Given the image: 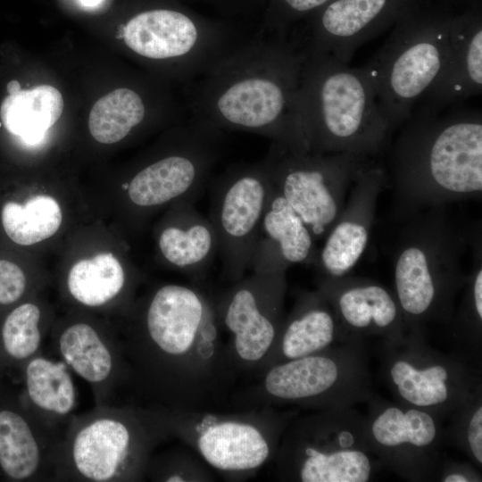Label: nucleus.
<instances>
[{
    "instance_id": "f257e3e1",
    "label": "nucleus",
    "mask_w": 482,
    "mask_h": 482,
    "mask_svg": "<svg viewBox=\"0 0 482 482\" xmlns=\"http://www.w3.org/2000/svg\"><path fill=\"white\" fill-rule=\"evenodd\" d=\"M130 369V391L170 411L217 409L239 377L220 320L215 293L165 284L117 330Z\"/></svg>"
},
{
    "instance_id": "f03ea898",
    "label": "nucleus",
    "mask_w": 482,
    "mask_h": 482,
    "mask_svg": "<svg viewBox=\"0 0 482 482\" xmlns=\"http://www.w3.org/2000/svg\"><path fill=\"white\" fill-rule=\"evenodd\" d=\"M303 55L288 38L261 34L240 45L187 84L190 117L227 130L308 151L299 118Z\"/></svg>"
},
{
    "instance_id": "7ed1b4c3",
    "label": "nucleus",
    "mask_w": 482,
    "mask_h": 482,
    "mask_svg": "<svg viewBox=\"0 0 482 482\" xmlns=\"http://www.w3.org/2000/svg\"><path fill=\"white\" fill-rule=\"evenodd\" d=\"M390 156L391 178L405 208L478 197L482 193V115L424 105L412 112Z\"/></svg>"
},
{
    "instance_id": "20e7f679",
    "label": "nucleus",
    "mask_w": 482,
    "mask_h": 482,
    "mask_svg": "<svg viewBox=\"0 0 482 482\" xmlns=\"http://www.w3.org/2000/svg\"><path fill=\"white\" fill-rule=\"evenodd\" d=\"M170 438L166 409L135 403L95 405L76 414L59 441L54 481H145L150 456Z\"/></svg>"
},
{
    "instance_id": "39448f33",
    "label": "nucleus",
    "mask_w": 482,
    "mask_h": 482,
    "mask_svg": "<svg viewBox=\"0 0 482 482\" xmlns=\"http://www.w3.org/2000/svg\"><path fill=\"white\" fill-rule=\"evenodd\" d=\"M301 54L298 108L308 151L370 159L381 155L393 131L362 67Z\"/></svg>"
},
{
    "instance_id": "423d86ee",
    "label": "nucleus",
    "mask_w": 482,
    "mask_h": 482,
    "mask_svg": "<svg viewBox=\"0 0 482 482\" xmlns=\"http://www.w3.org/2000/svg\"><path fill=\"white\" fill-rule=\"evenodd\" d=\"M456 11L440 0L420 1L398 19L362 67L392 131L410 118L416 101L440 74Z\"/></svg>"
},
{
    "instance_id": "0eeeda50",
    "label": "nucleus",
    "mask_w": 482,
    "mask_h": 482,
    "mask_svg": "<svg viewBox=\"0 0 482 482\" xmlns=\"http://www.w3.org/2000/svg\"><path fill=\"white\" fill-rule=\"evenodd\" d=\"M236 389L237 409L295 405L327 410L353 407L375 394L363 339L273 364Z\"/></svg>"
},
{
    "instance_id": "6e6552de",
    "label": "nucleus",
    "mask_w": 482,
    "mask_h": 482,
    "mask_svg": "<svg viewBox=\"0 0 482 482\" xmlns=\"http://www.w3.org/2000/svg\"><path fill=\"white\" fill-rule=\"evenodd\" d=\"M272 462L276 478L289 482H367L383 467L353 407L295 415Z\"/></svg>"
},
{
    "instance_id": "1a4fd4ad",
    "label": "nucleus",
    "mask_w": 482,
    "mask_h": 482,
    "mask_svg": "<svg viewBox=\"0 0 482 482\" xmlns=\"http://www.w3.org/2000/svg\"><path fill=\"white\" fill-rule=\"evenodd\" d=\"M461 238L434 209L408 226L394 264V295L407 331L450 322L453 301L467 276L461 269Z\"/></svg>"
},
{
    "instance_id": "9d476101",
    "label": "nucleus",
    "mask_w": 482,
    "mask_h": 482,
    "mask_svg": "<svg viewBox=\"0 0 482 482\" xmlns=\"http://www.w3.org/2000/svg\"><path fill=\"white\" fill-rule=\"evenodd\" d=\"M170 437L192 448L215 473L240 481L272 463L295 411L277 407L167 410Z\"/></svg>"
},
{
    "instance_id": "9b49d317",
    "label": "nucleus",
    "mask_w": 482,
    "mask_h": 482,
    "mask_svg": "<svg viewBox=\"0 0 482 482\" xmlns=\"http://www.w3.org/2000/svg\"><path fill=\"white\" fill-rule=\"evenodd\" d=\"M380 363L395 402L441 420L482 387L472 366L462 357L431 347L423 331H407L396 340H382Z\"/></svg>"
},
{
    "instance_id": "f8f14e48",
    "label": "nucleus",
    "mask_w": 482,
    "mask_h": 482,
    "mask_svg": "<svg viewBox=\"0 0 482 482\" xmlns=\"http://www.w3.org/2000/svg\"><path fill=\"white\" fill-rule=\"evenodd\" d=\"M263 160L277 191L318 240L339 217L354 179L370 158L293 151L271 143Z\"/></svg>"
},
{
    "instance_id": "ddd939ff",
    "label": "nucleus",
    "mask_w": 482,
    "mask_h": 482,
    "mask_svg": "<svg viewBox=\"0 0 482 482\" xmlns=\"http://www.w3.org/2000/svg\"><path fill=\"white\" fill-rule=\"evenodd\" d=\"M287 287L286 271L252 272L215 293L239 378L258 374L271 353L286 317Z\"/></svg>"
},
{
    "instance_id": "4468645a",
    "label": "nucleus",
    "mask_w": 482,
    "mask_h": 482,
    "mask_svg": "<svg viewBox=\"0 0 482 482\" xmlns=\"http://www.w3.org/2000/svg\"><path fill=\"white\" fill-rule=\"evenodd\" d=\"M274 186L265 161L231 165L212 185L209 220L219 244L221 278L245 276L259 226Z\"/></svg>"
},
{
    "instance_id": "2eb2a0df",
    "label": "nucleus",
    "mask_w": 482,
    "mask_h": 482,
    "mask_svg": "<svg viewBox=\"0 0 482 482\" xmlns=\"http://www.w3.org/2000/svg\"><path fill=\"white\" fill-rule=\"evenodd\" d=\"M367 403L368 436L382 466L408 481H436L446 442L441 419L376 394Z\"/></svg>"
},
{
    "instance_id": "dca6fc26",
    "label": "nucleus",
    "mask_w": 482,
    "mask_h": 482,
    "mask_svg": "<svg viewBox=\"0 0 482 482\" xmlns=\"http://www.w3.org/2000/svg\"><path fill=\"white\" fill-rule=\"evenodd\" d=\"M422 0H331L296 24L288 34L305 54L347 64L355 51Z\"/></svg>"
},
{
    "instance_id": "f3484780",
    "label": "nucleus",
    "mask_w": 482,
    "mask_h": 482,
    "mask_svg": "<svg viewBox=\"0 0 482 482\" xmlns=\"http://www.w3.org/2000/svg\"><path fill=\"white\" fill-rule=\"evenodd\" d=\"M48 338L54 356L88 385L95 405L120 403V394L130 390L131 374L117 330L73 319L54 326Z\"/></svg>"
},
{
    "instance_id": "a211bd4d",
    "label": "nucleus",
    "mask_w": 482,
    "mask_h": 482,
    "mask_svg": "<svg viewBox=\"0 0 482 482\" xmlns=\"http://www.w3.org/2000/svg\"><path fill=\"white\" fill-rule=\"evenodd\" d=\"M387 181L386 170L368 160L351 187L345 207L325 236L315 264L321 276L342 277L356 265L366 250L377 202Z\"/></svg>"
},
{
    "instance_id": "6ab92c4d",
    "label": "nucleus",
    "mask_w": 482,
    "mask_h": 482,
    "mask_svg": "<svg viewBox=\"0 0 482 482\" xmlns=\"http://www.w3.org/2000/svg\"><path fill=\"white\" fill-rule=\"evenodd\" d=\"M57 445L26 409L18 388L0 380V481H54Z\"/></svg>"
},
{
    "instance_id": "aec40b11",
    "label": "nucleus",
    "mask_w": 482,
    "mask_h": 482,
    "mask_svg": "<svg viewBox=\"0 0 482 482\" xmlns=\"http://www.w3.org/2000/svg\"><path fill=\"white\" fill-rule=\"evenodd\" d=\"M317 289L328 299L341 327L352 337L396 340L407 332L394 293L378 282L348 274L321 276Z\"/></svg>"
},
{
    "instance_id": "412c9836",
    "label": "nucleus",
    "mask_w": 482,
    "mask_h": 482,
    "mask_svg": "<svg viewBox=\"0 0 482 482\" xmlns=\"http://www.w3.org/2000/svg\"><path fill=\"white\" fill-rule=\"evenodd\" d=\"M482 91V6L457 10L443 69L422 96L424 105L442 110Z\"/></svg>"
},
{
    "instance_id": "4be33fe9",
    "label": "nucleus",
    "mask_w": 482,
    "mask_h": 482,
    "mask_svg": "<svg viewBox=\"0 0 482 482\" xmlns=\"http://www.w3.org/2000/svg\"><path fill=\"white\" fill-rule=\"evenodd\" d=\"M72 374L63 362L43 350L25 362L15 377L24 406L57 444L77 414L79 393Z\"/></svg>"
},
{
    "instance_id": "5701e85b",
    "label": "nucleus",
    "mask_w": 482,
    "mask_h": 482,
    "mask_svg": "<svg viewBox=\"0 0 482 482\" xmlns=\"http://www.w3.org/2000/svg\"><path fill=\"white\" fill-rule=\"evenodd\" d=\"M358 339L362 338L352 337L344 330L329 302L319 289L303 291L299 293L293 309L285 317L261 371L278 362Z\"/></svg>"
},
{
    "instance_id": "b1692460",
    "label": "nucleus",
    "mask_w": 482,
    "mask_h": 482,
    "mask_svg": "<svg viewBox=\"0 0 482 482\" xmlns=\"http://www.w3.org/2000/svg\"><path fill=\"white\" fill-rule=\"evenodd\" d=\"M314 242L308 227L274 187L259 226L249 270L275 273L287 271L293 264L314 263L318 253Z\"/></svg>"
},
{
    "instance_id": "393cba45",
    "label": "nucleus",
    "mask_w": 482,
    "mask_h": 482,
    "mask_svg": "<svg viewBox=\"0 0 482 482\" xmlns=\"http://www.w3.org/2000/svg\"><path fill=\"white\" fill-rule=\"evenodd\" d=\"M162 259L175 270L195 279L204 278L219 254L218 237L209 220L195 207V202L173 204L157 236Z\"/></svg>"
},
{
    "instance_id": "a878e982",
    "label": "nucleus",
    "mask_w": 482,
    "mask_h": 482,
    "mask_svg": "<svg viewBox=\"0 0 482 482\" xmlns=\"http://www.w3.org/2000/svg\"><path fill=\"white\" fill-rule=\"evenodd\" d=\"M50 331L46 312L32 300L0 313V380L15 378L25 362L42 352Z\"/></svg>"
},
{
    "instance_id": "bb28decb",
    "label": "nucleus",
    "mask_w": 482,
    "mask_h": 482,
    "mask_svg": "<svg viewBox=\"0 0 482 482\" xmlns=\"http://www.w3.org/2000/svg\"><path fill=\"white\" fill-rule=\"evenodd\" d=\"M63 98L55 87L39 85L8 93L0 105L4 129L20 141L34 145L55 124L62 113Z\"/></svg>"
},
{
    "instance_id": "cd10ccee",
    "label": "nucleus",
    "mask_w": 482,
    "mask_h": 482,
    "mask_svg": "<svg viewBox=\"0 0 482 482\" xmlns=\"http://www.w3.org/2000/svg\"><path fill=\"white\" fill-rule=\"evenodd\" d=\"M127 274L119 259L101 253L77 262L66 278L69 297L87 309H100L119 300L126 293Z\"/></svg>"
},
{
    "instance_id": "c85d7f7f",
    "label": "nucleus",
    "mask_w": 482,
    "mask_h": 482,
    "mask_svg": "<svg viewBox=\"0 0 482 482\" xmlns=\"http://www.w3.org/2000/svg\"><path fill=\"white\" fill-rule=\"evenodd\" d=\"M58 202L47 195H36L20 202L13 198L0 205V227L12 244L29 246L54 236L62 224Z\"/></svg>"
},
{
    "instance_id": "c756f323",
    "label": "nucleus",
    "mask_w": 482,
    "mask_h": 482,
    "mask_svg": "<svg viewBox=\"0 0 482 482\" xmlns=\"http://www.w3.org/2000/svg\"><path fill=\"white\" fill-rule=\"evenodd\" d=\"M147 112L146 101L137 90L114 89L93 105L88 117L89 132L99 143H117L145 121Z\"/></svg>"
},
{
    "instance_id": "7c9ffc66",
    "label": "nucleus",
    "mask_w": 482,
    "mask_h": 482,
    "mask_svg": "<svg viewBox=\"0 0 482 482\" xmlns=\"http://www.w3.org/2000/svg\"><path fill=\"white\" fill-rule=\"evenodd\" d=\"M150 456L145 480L154 482H211L216 473L189 446L179 442Z\"/></svg>"
},
{
    "instance_id": "2f4dec72",
    "label": "nucleus",
    "mask_w": 482,
    "mask_h": 482,
    "mask_svg": "<svg viewBox=\"0 0 482 482\" xmlns=\"http://www.w3.org/2000/svg\"><path fill=\"white\" fill-rule=\"evenodd\" d=\"M446 442L464 453L479 470L482 467V387L475 390L448 416Z\"/></svg>"
},
{
    "instance_id": "473e14b6",
    "label": "nucleus",
    "mask_w": 482,
    "mask_h": 482,
    "mask_svg": "<svg viewBox=\"0 0 482 482\" xmlns=\"http://www.w3.org/2000/svg\"><path fill=\"white\" fill-rule=\"evenodd\" d=\"M478 262L467 276L464 297L453 321L455 337L475 353L482 338V266Z\"/></svg>"
},
{
    "instance_id": "72a5a7b5",
    "label": "nucleus",
    "mask_w": 482,
    "mask_h": 482,
    "mask_svg": "<svg viewBox=\"0 0 482 482\" xmlns=\"http://www.w3.org/2000/svg\"><path fill=\"white\" fill-rule=\"evenodd\" d=\"M329 1L265 0L258 31L263 35L286 38L297 23Z\"/></svg>"
},
{
    "instance_id": "f704fd0d",
    "label": "nucleus",
    "mask_w": 482,
    "mask_h": 482,
    "mask_svg": "<svg viewBox=\"0 0 482 482\" xmlns=\"http://www.w3.org/2000/svg\"><path fill=\"white\" fill-rule=\"evenodd\" d=\"M29 281L17 262L0 257V313L27 300Z\"/></svg>"
},
{
    "instance_id": "c9c22d12",
    "label": "nucleus",
    "mask_w": 482,
    "mask_h": 482,
    "mask_svg": "<svg viewBox=\"0 0 482 482\" xmlns=\"http://www.w3.org/2000/svg\"><path fill=\"white\" fill-rule=\"evenodd\" d=\"M184 1V0H183ZM190 4H199L212 8L220 17L251 24L254 19L262 17L265 0H185Z\"/></svg>"
},
{
    "instance_id": "e433bc0d",
    "label": "nucleus",
    "mask_w": 482,
    "mask_h": 482,
    "mask_svg": "<svg viewBox=\"0 0 482 482\" xmlns=\"http://www.w3.org/2000/svg\"><path fill=\"white\" fill-rule=\"evenodd\" d=\"M436 481L440 482H481L482 476L474 464L444 459Z\"/></svg>"
},
{
    "instance_id": "4c0bfd02",
    "label": "nucleus",
    "mask_w": 482,
    "mask_h": 482,
    "mask_svg": "<svg viewBox=\"0 0 482 482\" xmlns=\"http://www.w3.org/2000/svg\"><path fill=\"white\" fill-rule=\"evenodd\" d=\"M440 1L449 4L450 6L457 10L482 6L481 0H440Z\"/></svg>"
},
{
    "instance_id": "58836bf2",
    "label": "nucleus",
    "mask_w": 482,
    "mask_h": 482,
    "mask_svg": "<svg viewBox=\"0 0 482 482\" xmlns=\"http://www.w3.org/2000/svg\"><path fill=\"white\" fill-rule=\"evenodd\" d=\"M86 6H96L101 0H80Z\"/></svg>"
}]
</instances>
